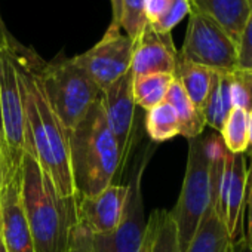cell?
Wrapping results in <instances>:
<instances>
[{
	"instance_id": "obj_22",
	"label": "cell",
	"mask_w": 252,
	"mask_h": 252,
	"mask_svg": "<svg viewBox=\"0 0 252 252\" xmlns=\"http://www.w3.org/2000/svg\"><path fill=\"white\" fill-rule=\"evenodd\" d=\"M220 137L230 153H246L249 144V111L233 107L220 131Z\"/></svg>"
},
{
	"instance_id": "obj_17",
	"label": "cell",
	"mask_w": 252,
	"mask_h": 252,
	"mask_svg": "<svg viewBox=\"0 0 252 252\" xmlns=\"http://www.w3.org/2000/svg\"><path fill=\"white\" fill-rule=\"evenodd\" d=\"M174 77L181 83L183 89L189 95L190 101L196 105V108L203 111L205 102L214 83L215 71L178 57Z\"/></svg>"
},
{
	"instance_id": "obj_29",
	"label": "cell",
	"mask_w": 252,
	"mask_h": 252,
	"mask_svg": "<svg viewBox=\"0 0 252 252\" xmlns=\"http://www.w3.org/2000/svg\"><path fill=\"white\" fill-rule=\"evenodd\" d=\"M172 0H146V17L149 26L155 24L171 6Z\"/></svg>"
},
{
	"instance_id": "obj_16",
	"label": "cell",
	"mask_w": 252,
	"mask_h": 252,
	"mask_svg": "<svg viewBox=\"0 0 252 252\" xmlns=\"http://www.w3.org/2000/svg\"><path fill=\"white\" fill-rule=\"evenodd\" d=\"M165 101L171 104V107L175 110L180 123V135L186 137L187 140L202 135L206 126L203 111L196 108V105L190 101L189 95L175 77L168 89Z\"/></svg>"
},
{
	"instance_id": "obj_30",
	"label": "cell",
	"mask_w": 252,
	"mask_h": 252,
	"mask_svg": "<svg viewBox=\"0 0 252 252\" xmlns=\"http://www.w3.org/2000/svg\"><path fill=\"white\" fill-rule=\"evenodd\" d=\"M246 206H248V227L245 240L252 252V168L249 169V181H248V196H246Z\"/></svg>"
},
{
	"instance_id": "obj_12",
	"label": "cell",
	"mask_w": 252,
	"mask_h": 252,
	"mask_svg": "<svg viewBox=\"0 0 252 252\" xmlns=\"http://www.w3.org/2000/svg\"><path fill=\"white\" fill-rule=\"evenodd\" d=\"M126 196L128 186L110 184L95 196L80 197L77 200L79 222L95 236L111 233L122 220Z\"/></svg>"
},
{
	"instance_id": "obj_34",
	"label": "cell",
	"mask_w": 252,
	"mask_h": 252,
	"mask_svg": "<svg viewBox=\"0 0 252 252\" xmlns=\"http://www.w3.org/2000/svg\"><path fill=\"white\" fill-rule=\"evenodd\" d=\"M3 153V123H2V105H0V158Z\"/></svg>"
},
{
	"instance_id": "obj_8",
	"label": "cell",
	"mask_w": 252,
	"mask_h": 252,
	"mask_svg": "<svg viewBox=\"0 0 252 252\" xmlns=\"http://www.w3.org/2000/svg\"><path fill=\"white\" fill-rule=\"evenodd\" d=\"M132 52V40L111 23L102 39L86 52L73 57V61L104 91L129 71Z\"/></svg>"
},
{
	"instance_id": "obj_37",
	"label": "cell",
	"mask_w": 252,
	"mask_h": 252,
	"mask_svg": "<svg viewBox=\"0 0 252 252\" xmlns=\"http://www.w3.org/2000/svg\"><path fill=\"white\" fill-rule=\"evenodd\" d=\"M225 252H233V242L230 243V246L227 248V251H225Z\"/></svg>"
},
{
	"instance_id": "obj_40",
	"label": "cell",
	"mask_w": 252,
	"mask_h": 252,
	"mask_svg": "<svg viewBox=\"0 0 252 252\" xmlns=\"http://www.w3.org/2000/svg\"><path fill=\"white\" fill-rule=\"evenodd\" d=\"M0 159H2V158H0Z\"/></svg>"
},
{
	"instance_id": "obj_21",
	"label": "cell",
	"mask_w": 252,
	"mask_h": 252,
	"mask_svg": "<svg viewBox=\"0 0 252 252\" xmlns=\"http://www.w3.org/2000/svg\"><path fill=\"white\" fill-rule=\"evenodd\" d=\"M174 82V74L156 73L134 77L132 95L137 107L150 110L165 101L168 89Z\"/></svg>"
},
{
	"instance_id": "obj_35",
	"label": "cell",
	"mask_w": 252,
	"mask_h": 252,
	"mask_svg": "<svg viewBox=\"0 0 252 252\" xmlns=\"http://www.w3.org/2000/svg\"><path fill=\"white\" fill-rule=\"evenodd\" d=\"M2 181H3V162L0 159V186H2Z\"/></svg>"
},
{
	"instance_id": "obj_10",
	"label": "cell",
	"mask_w": 252,
	"mask_h": 252,
	"mask_svg": "<svg viewBox=\"0 0 252 252\" xmlns=\"http://www.w3.org/2000/svg\"><path fill=\"white\" fill-rule=\"evenodd\" d=\"M134 74L131 70L102 91L101 102L108 128L120 153L122 171L135 144V101L132 95Z\"/></svg>"
},
{
	"instance_id": "obj_25",
	"label": "cell",
	"mask_w": 252,
	"mask_h": 252,
	"mask_svg": "<svg viewBox=\"0 0 252 252\" xmlns=\"http://www.w3.org/2000/svg\"><path fill=\"white\" fill-rule=\"evenodd\" d=\"M230 92L233 107L252 110V70L236 68L230 73Z\"/></svg>"
},
{
	"instance_id": "obj_33",
	"label": "cell",
	"mask_w": 252,
	"mask_h": 252,
	"mask_svg": "<svg viewBox=\"0 0 252 252\" xmlns=\"http://www.w3.org/2000/svg\"><path fill=\"white\" fill-rule=\"evenodd\" d=\"M246 153L249 155V158L252 160V110L249 111V144H248Z\"/></svg>"
},
{
	"instance_id": "obj_13",
	"label": "cell",
	"mask_w": 252,
	"mask_h": 252,
	"mask_svg": "<svg viewBox=\"0 0 252 252\" xmlns=\"http://www.w3.org/2000/svg\"><path fill=\"white\" fill-rule=\"evenodd\" d=\"M177 60L178 51L174 46L171 33H156L149 26L141 39L134 46L129 70L134 77L156 73L174 74Z\"/></svg>"
},
{
	"instance_id": "obj_18",
	"label": "cell",
	"mask_w": 252,
	"mask_h": 252,
	"mask_svg": "<svg viewBox=\"0 0 252 252\" xmlns=\"http://www.w3.org/2000/svg\"><path fill=\"white\" fill-rule=\"evenodd\" d=\"M231 240L225 224L218 218L209 203L196 234L193 236L186 252H225Z\"/></svg>"
},
{
	"instance_id": "obj_1",
	"label": "cell",
	"mask_w": 252,
	"mask_h": 252,
	"mask_svg": "<svg viewBox=\"0 0 252 252\" xmlns=\"http://www.w3.org/2000/svg\"><path fill=\"white\" fill-rule=\"evenodd\" d=\"M11 52L15 61L26 123V153L33 156L49 175L63 197H74L70 166L68 132L49 105L37 76L40 57L20 45L12 36Z\"/></svg>"
},
{
	"instance_id": "obj_28",
	"label": "cell",
	"mask_w": 252,
	"mask_h": 252,
	"mask_svg": "<svg viewBox=\"0 0 252 252\" xmlns=\"http://www.w3.org/2000/svg\"><path fill=\"white\" fill-rule=\"evenodd\" d=\"M70 252H96L95 245H94V234L80 222L77 224L74 230Z\"/></svg>"
},
{
	"instance_id": "obj_15",
	"label": "cell",
	"mask_w": 252,
	"mask_h": 252,
	"mask_svg": "<svg viewBox=\"0 0 252 252\" xmlns=\"http://www.w3.org/2000/svg\"><path fill=\"white\" fill-rule=\"evenodd\" d=\"M191 9L214 20L237 45L252 5L248 0H193Z\"/></svg>"
},
{
	"instance_id": "obj_24",
	"label": "cell",
	"mask_w": 252,
	"mask_h": 252,
	"mask_svg": "<svg viewBox=\"0 0 252 252\" xmlns=\"http://www.w3.org/2000/svg\"><path fill=\"white\" fill-rule=\"evenodd\" d=\"M117 26L132 40L135 46V43L141 39L146 29L149 27L146 17V0H122Z\"/></svg>"
},
{
	"instance_id": "obj_32",
	"label": "cell",
	"mask_w": 252,
	"mask_h": 252,
	"mask_svg": "<svg viewBox=\"0 0 252 252\" xmlns=\"http://www.w3.org/2000/svg\"><path fill=\"white\" fill-rule=\"evenodd\" d=\"M233 252H251L248 245H246V240H245V234L243 237H240L239 240L233 242Z\"/></svg>"
},
{
	"instance_id": "obj_7",
	"label": "cell",
	"mask_w": 252,
	"mask_h": 252,
	"mask_svg": "<svg viewBox=\"0 0 252 252\" xmlns=\"http://www.w3.org/2000/svg\"><path fill=\"white\" fill-rule=\"evenodd\" d=\"M178 57L218 73H233L237 68L236 42L209 17L191 9Z\"/></svg>"
},
{
	"instance_id": "obj_11",
	"label": "cell",
	"mask_w": 252,
	"mask_h": 252,
	"mask_svg": "<svg viewBox=\"0 0 252 252\" xmlns=\"http://www.w3.org/2000/svg\"><path fill=\"white\" fill-rule=\"evenodd\" d=\"M0 237L6 252H36L21 202V171L3 174L0 186Z\"/></svg>"
},
{
	"instance_id": "obj_6",
	"label": "cell",
	"mask_w": 252,
	"mask_h": 252,
	"mask_svg": "<svg viewBox=\"0 0 252 252\" xmlns=\"http://www.w3.org/2000/svg\"><path fill=\"white\" fill-rule=\"evenodd\" d=\"M211 203V174L209 159L205 150V137L199 135L189 140V156L181 193L171 212L181 252H186L199 224Z\"/></svg>"
},
{
	"instance_id": "obj_20",
	"label": "cell",
	"mask_w": 252,
	"mask_h": 252,
	"mask_svg": "<svg viewBox=\"0 0 252 252\" xmlns=\"http://www.w3.org/2000/svg\"><path fill=\"white\" fill-rule=\"evenodd\" d=\"M231 108L233 104L230 92V73L215 71L214 83L203 107L206 125H209L214 131L220 132Z\"/></svg>"
},
{
	"instance_id": "obj_31",
	"label": "cell",
	"mask_w": 252,
	"mask_h": 252,
	"mask_svg": "<svg viewBox=\"0 0 252 252\" xmlns=\"http://www.w3.org/2000/svg\"><path fill=\"white\" fill-rule=\"evenodd\" d=\"M110 3H111V14H113V20H111V23L117 26L119 17H120L122 0H110Z\"/></svg>"
},
{
	"instance_id": "obj_19",
	"label": "cell",
	"mask_w": 252,
	"mask_h": 252,
	"mask_svg": "<svg viewBox=\"0 0 252 252\" xmlns=\"http://www.w3.org/2000/svg\"><path fill=\"white\" fill-rule=\"evenodd\" d=\"M146 252H181L171 212L158 209L150 215L146 231Z\"/></svg>"
},
{
	"instance_id": "obj_26",
	"label": "cell",
	"mask_w": 252,
	"mask_h": 252,
	"mask_svg": "<svg viewBox=\"0 0 252 252\" xmlns=\"http://www.w3.org/2000/svg\"><path fill=\"white\" fill-rule=\"evenodd\" d=\"M190 12H191V5L189 0H172L168 11L150 27L156 33L168 34L172 32V29L177 24H180L186 18V15H190Z\"/></svg>"
},
{
	"instance_id": "obj_39",
	"label": "cell",
	"mask_w": 252,
	"mask_h": 252,
	"mask_svg": "<svg viewBox=\"0 0 252 252\" xmlns=\"http://www.w3.org/2000/svg\"><path fill=\"white\" fill-rule=\"evenodd\" d=\"M189 2H190V5H191V2H193V0H189Z\"/></svg>"
},
{
	"instance_id": "obj_23",
	"label": "cell",
	"mask_w": 252,
	"mask_h": 252,
	"mask_svg": "<svg viewBox=\"0 0 252 252\" xmlns=\"http://www.w3.org/2000/svg\"><path fill=\"white\" fill-rule=\"evenodd\" d=\"M146 129L155 143H163L180 135V123L171 104L163 101L147 111Z\"/></svg>"
},
{
	"instance_id": "obj_14",
	"label": "cell",
	"mask_w": 252,
	"mask_h": 252,
	"mask_svg": "<svg viewBox=\"0 0 252 252\" xmlns=\"http://www.w3.org/2000/svg\"><path fill=\"white\" fill-rule=\"evenodd\" d=\"M249 171L246 166V156L233 155L228 189L225 193V227L231 242L243 237V214L248 196Z\"/></svg>"
},
{
	"instance_id": "obj_3",
	"label": "cell",
	"mask_w": 252,
	"mask_h": 252,
	"mask_svg": "<svg viewBox=\"0 0 252 252\" xmlns=\"http://www.w3.org/2000/svg\"><path fill=\"white\" fill-rule=\"evenodd\" d=\"M70 166L76 194L91 197L113 184L122 172L120 153L108 128L101 98L68 134Z\"/></svg>"
},
{
	"instance_id": "obj_38",
	"label": "cell",
	"mask_w": 252,
	"mask_h": 252,
	"mask_svg": "<svg viewBox=\"0 0 252 252\" xmlns=\"http://www.w3.org/2000/svg\"><path fill=\"white\" fill-rule=\"evenodd\" d=\"M248 2H249V3H251V5H252V0H248Z\"/></svg>"
},
{
	"instance_id": "obj_5",
	"label": "cell",
	"mask_w": 252,
	"mask_h": 252,
	"mask_svg": "<svg viewBox=\"0 0 252 252\" xmlns=\"http://www.w3.org/2000/svg\"><path fill=\"white\" fill-rule=\"evenodd\" d=\"M9 39L11 34L0 18V105H2L3 123V174L20 172L26 155L24 108Z\"/></svg>"
},
{
	"instance_id": "obj_4",
	"label": "cell",
	"mask_w": 252,
	"mask_h": 252,
	"mask_svg": "<svg viewBox=\"0 0 252 252\" xmlns=\"http://www.w3.org/2000/svg\"><path fill=\"white\" fill-rule=\"evenodd\" d=\"M37 76L49 105L68 134L102 95V91L73 58L57 57L51 63L40 60Z\"/></svg>"
},
{
	"instance_id": "obj_2",
	"label": "cell",
	"mask_w": 252,
	"mask_h": 252,
	"mask_svg": "<svg viewBox=\"0 0 252 252\" xmlns=\"http://www.w3.org/2000/svg\"><path fill=\"white\" fill-rule=\"evenodd\" d=\"M21 202L36 252H70L79 224L77 196L63 197L29 153L21 163Z\"/></svg>"
},
{
	"instance_id": "obj_36",
	"label": "cell",
	"mask_w": 252,
	"mask_h": 252,
	"mask_svg": "<svg viewBox=\"0 0 252 252\" xmlns=\"http://www.w3.org/2000/svg\"><path fill=\"white\" fill-rule=\"evenodd\" d=\"M0 252H6L5 245H3V242H2V237H0Z\"/></svg>"
},
{
	"instance_id": "obj_9",
	"label": "cell",
	"mask_w": 252,
	"mask_h": 252,
	"mask_svg": "<svg viewBox=\"0 0 252 252\" xmlns=\"http://www.w3.org/2000/svg\"><path fill=\"white\" fill-rule=\"evenodd\" d=\"M150 160V152L144 153L140 166L128 184L125 211L116 230L108 234H94V245L96 252H141L147 222L144 218V199H143V175Z\"/></svg>"
},
{
	"instance_id": "obj_27",
	"label": "cell",
	"mask_w": 252,
	"mask_h": 252,
	"mask_svg": "<svg viewBox=\"0 0 252 252\" xmlns=\"http://www.w3.org/2000/svg\"><path fill=\"white\" fill-rule=\"evenodd\" d=\"M237 68L252 70V9L237 42Z\"/></svg>"
}]
</instances>
